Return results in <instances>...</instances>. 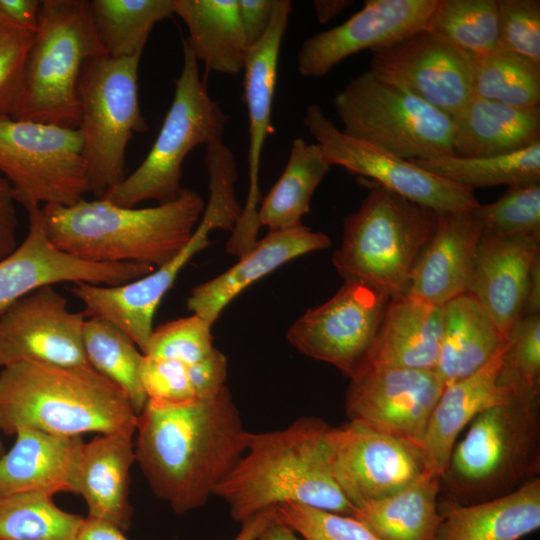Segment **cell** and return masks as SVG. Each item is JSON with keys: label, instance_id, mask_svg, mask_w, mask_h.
Here are the masks:
<instances>
[{"label": "cell", "instance_id": "cell-1", "mask_svg": "<svg viewBox=\"0 0 540 540\" xmlns=\"http://www.w3.org/2000/svg\"><path fill=\"white\" fill-rule=\"evenodd\" d=\"M135 457L151 489L183 514L204 505L245 451L249 432L227 386L205 399H148Z\"/></svg>", "mask_w": 540, "mask_h": 540}, {"label": "cell", "instance_id": "cell-2", "mask_svg": "<svg viewBox=\"0 0 540 540\" xmlns=\"http://www.w3.org/2000/svg\"><path fill=\"white\" fill-rule=\"evenodd\" d=\"M333 428L305 416L283 429L249 432L245 451L214 495L240 523L286 503L354 516L332 473Z\"/></svg>", "mask_w": 540, "mask_h": 540}, {"label": "cell", "instance_id": "cell-3", "mask_svg": "<svg viewBox=\"0 0 540 540\" xmlns=\"http://www.w3.org/2000/svg\"><path fill=\"white\" fill-rule=\"evenodd\" d=\"M195 191L153 207H123L102 198L41 207L51 242L63 252L93 263H139L158 268L189 242L204 212Z\"/></svg>", "mask_w": 540, "mask_h": 540}, {"label": "cell", "instance_id": "cell-4", "mask_svg": "<svg viewBox=\"0 0 540 540\" xmlns=\"http://www.w3.org/2000/svg\"><path fill=\"white\" fill-rule=\"evenodd\" d=\"M126 394L91 366L20 362L0 371V431L76 437L136 429Z\"/></svg>", "mask_w": 540, "mask_h": 540}, {"label": "cell", "instance_id": "cell-5", "mask_svg": "<svg viewBox=\"0 0 540 540\" xmlns=\"http://www.w3.org/2000/svg\"><path fill=\"white\" fill-rule=\"evenodd\" d=\"M539 402V397L514 393L469 423L440 478L445 503H479L539 477Z\"/></svg>", "mask_w": 540, "mask_h": 540}, {"label": "cell", "instance_id": "cell-6", "mask_svg": "<svg viewBox=\"0 0 540 540\" xmlns=\"http://www.w3.org/2000/svg\"><path fill=\"white\" fill-rule=\"evenodd\" d=\"M369 185L359 209L344 220L332 263L345 281H360L392 298L408 292L438 213L373 181Z\"/></svg>", "mask_w": 540, "mask_h": 540}, {"label": "cell", "instance_id": "cell-7", "mask_svg": "<svg viewBox=\"0 0 540 540\" xmlns=\"http://www.w3.org/2000/svg\"><path fill=\"white\" fill-rule=\"evenodd\" d=\"M100 55L106 54L95 29L90 1H40L13 118L78 128L79 78L86 61Z\"/></svg>", "mask_w": 540, "mask_h": 540}, {"label": "cell", "instance_id": "cell-8", "mask_svg": "<svg viewBox=\"0 0 540 540\" xmlns=\"http://www.w3.org/2000/svg\"><path fill=\"white\" fill-rule=\"evenodd\" d=\"M183 64L172 103L161 129L143 162L134 172L101 198L123 207L154 200L163 204L176 199L181 186L182 165L199 145L223 141L229 116L207 88L198 61L182 41Z\"/></svg>", "mask_w": 540, "mask_h": 540}, {"label": "cell", "instance_id": "cell-9", "mask_svg": "<svg viewBox=\"0 0 540 540\" xmlns=\"http://www.w3.org/2000/svg\"><path fill=\"white\" fill-rule=\"evenodd\" d=\"M141 55L92 57L79 83L80 124L90 192L101 198L125 177L129 141L148 125L141 113L138 69Z\"/></svg>", "mask_w": 540, "mask_h": 540}, {"label": "cell", "instance_id": "cell-10", "mask_svg": "<svg viewBox=\"0 0 540 540\" xmlns=\"http://www.w3.org/2000/svg\"><path fill=\"white\" fill-rule=\"evenodd\" d=\"M347 135L406 160L455 155L445 112L366 71L334 98Z\"/></svg>", "mask_w": 540, "mask_h": 540}, {"label": "cell", "instance_id": "cell-11", "mask_svg": "<svg viewBox=\"0 0 540 540\" xmlns=\"http://www.w3.org/2000/svg\"><path fill=\"white\" fill-rule=\"evenodd\" d=\"M0 174L26 212L69 206L90 193L78 128L0 114Z\"/></svg>", "mask_w": 540, "mask_h": 540}, {"label": "cell", "instance_id": "cell-12", "mask_svg": "<svg viewBox=\"0 0 540 540\" xmlns=\"http://www.w3.org/2000/svg\"><path fill=\"white\" fill-rule=\"evenodd\" d=\"M303 124L330 165L369 178V181L437 213L470 212L479 204L473 191L436 176L410 160L347 135L317 104L306 108Z\"/></svg>", "mask_w": 540, "mask_h": 540}, {"label": "cell", "instance_id": "cell-13", "mask_svg": "<svg viewBox=\"0 0 540 540\" xmlns=\"http://www.w3.org/2000/svg\"><path fill=\"white\" fill-rule=\"evenodd\" d=\"M389 297L360 281H345L323 304L308 309L287 332L304 355L351 378L364 363Z\"/></svg>", "mask_w": 540, "mask_h": 540}, {"label": "cell", "instance_id": "cell-14", "mask_svg": "<svg viewBox=\"0 0 540 540\" xmlns=\"http://www.w3.org/2000/svg\"><path fill=\"white\" fill-rule=\"evenodd\" d=\"M444 387L434 370L364 369L350 378L345 410L350 421L421 449Z\"/></svg>", "mask_w": 540, "mask_h": 540}, {"label": "cell", "instance_id": "cell-15", "mask_svg": "<svg viewBox=\"0 0 540 540\" xmlns=\"http://www.w3.org/2000/svg\"><path fill=\"white\" fill-rule=\"evenodd\" d=\"M372 52V74L451 117L473 97L471 57L428 29Z\"/></svg>", "mask_w": 540, "mask_h": 540}, {"label": "cell", "instance_id": "cell-16", "mask_svg": "<svg viewBox=\"0 0 540 540\" xmlns=\"http://www.w3.org/2000/svg\"><path fill=\"white\" fill-rule=\"evenodd\" d=\"M425 472L421 449L348 421L332 432V473L355 509L408 486Z\"/></svg>", "mask_w": 540, "mask_h": 540}, {"label": "cell", "instance_id": "cell-17", "mask_svg": "<svg viewBox=\"0 0 540 540\" xmlns=\"http://www.w3.org/2000/svg\"><path fill=\"white\" fill-rule=\"evenodd\" d=\"M87 316L72 312L54 285L41 287L0 314V367L34 362L90 366L83 347Z\"/></svg>", "mask_w": 540, "mask_h": 540}, {"label": "cell", "instance_id": "cell-18", "mask_svg": "<svg viewBox=\"0 0 540 540\" xmlns=\"http://www.w3.org/2000/svg\"><path fill=\"white\" fill-rule=\"evenodd\" d=\"M438 0H366L344 23L309 36L297 54L302 77L320 78L347 57L428 29Z\"/></svg>", "mask_w": 540, "mask_h": 540}, {"label": "cell", "instance_id": "cell-19", "mask_svg": "<svg viewBox=\"0 0 540 540\" xmlns=\"http://www.w3.org/2000/svg\"><path fill=\"white\" fill-rule=\"evenodd\" d=\"M28 214V232L8 256L0 260V314L33 291L58 283L85 282L118 286L151 273L155 268L139 263H93L58 249L49 239L41 208Z\"/></svg>", "mask_w": 540, "mask_h": 540}, {"label": "cell", "instance_id": "cell-20", "mask_svg": "<svg viewBox=\"0 0 540 540\" xmlns=\"http://www.w3.org/2000/svg\"><path fill=\"white\" fill-rule=\"evenodd\" d=\"M209 245L207 232L199 228L173 259L143 277L118 286L78 282L70 286V291L84 304L83 312L87 317L110 321L144 354L162 298L191 258Z\"/></svg>", "mask_w": 540, "mask_h": 540}, {"label": "cell", "instance_id": "cell-21", "mask_svg": "<svg viewBox=\"0 0 540 540\" xmlns=\"http://www.w3.org/2000/svg\"><path fill=\"white\" fill-rule=\"evenodd\" d=\"M540 255V237L482 234L468 291L489 313L506 341L521 315L531 266Z\"/></svg>", "mask_w": 540, "mask_h": 540}, {"label": "cell", "instance_id": "cell-22", "mask_svg": "<svg viewBox=\"0 0 540 540\" xmlns=\"http://www.w3.org/2000/svg\"><path fill=\"white\" fill-rule=\"evenodd\" d=\"M291 11V1H275L271 23L263 37L248 48L243 66L249 123V191L239 222L247 227L258 225L260 162L265 141L273 133L271 118L279 53Z\"/></svg>", "mask_w": 540, "mask_h": 540}, {"label": "cell", "instance_id": "cell-23", "mask_svg": "<svg viewBox=\"0 0 540 540\" xmlns=\"http://www.w3.org/2000/svg\"><path fill=\"white\" fill-rule=\"evenodd\" d=\"M330 245L326 234L303 224L269 231L235 265L194 287L187 299L188 309L213 325L223 309L251 284L292 259Z\"/></svg>", "mask_w": 540, "mask_h": 540}, {"label": "cell", "instance_id": "cell-24", "mask_svg": "<svg viewBox=\"0 0 540 540\" xmlns=\"http://www.w3.org/2000/svg\"><path fill=\"white\" fill-rule=\"evenodd\" d=\"M481 235L471 211L438 213L435 231L416 262L407 293L437 306L467 293Z\"/></svg>", "mask_w": 540, "mask_h": 540}, {"label": "cell", "instance_id": "cell-25", "mask_svg": "<svg viewBox=\"0 0 540 540\" xmlns=\"http://www.w3.org/2000/svg\"><path fill=\"white\" fill-rule=\"evenodd\" d=\"M134 430L100 434L83 443L74 483L89 518L108 522L123 532L132 519L129 501L130 469L135 457Z\"/></svg>", "mask_w": 540, "mask_h": 540}, {"label": "cell", "instance_id": "cell-26", "mask_svg": "<svg viewBox=\"0 0 540 540\" xmlns=\"http://www.w3.org/2000/svg\"><path fill=\"white\" fill-rule=\"evenodd\" d=\"M442 331L443 306L430 304L409 293L392 297L358 371L378 368L434 370Z\"/></svg>", "mask_w": 540, "mask_h": 540}, {"label": "cell", "instance_id": "cell-27", "mask_svg": "<svg viewBox=\"0 0 540 540\" xmlns=\"http://www.w3.org/2000/svg\"><path fill=\"white\" fill-rule=\"evenodd\" d=\"M503 351L504 347L475 373L444 387L423 439L425 472L441 477L456 441L469 423L514 394L499 378Z\"/></svg>", "mask_w": 540, "mask_h": 540}, {"label": "cell", "instance_id": "cell-28", "mask_svg": "<svg viewBox=\"0 0 540 540\" xmlns=\"http://www.w3.org/2000/svg\"><path fill=\"white\" fill-rule=\"evenodd\" d=\"M0 456V496L40 492L74 493L81 436L68 437L22 429Z\"/></svg>", "mask_w": 540, "mask_h": 540}, {"label": "cell", "instance_id": "cell-29", "mask_svg": "<svg viewBox=\"0 0 540 540\" xmlns=\"http://www.w3.org/2000/svg\"><path fill=\"white\" fill-rule=\"evenodd\" d=\"M436 540H519L540 527V478L493 499L444 503Z\"/></svg>", "mask_w": 540, "mask_h": 540}, {"label": "cell", "instance_id": "cell-30", "mask_svg": "<svg viewBox=\"0 0 540 540\" xmlns=\"http://www.w3.org/2000/svg\"><path fill=\"white\" fill-rule=\"evenodd\" d=\"M452 120L459 157L504 155L540 141V106L517 108L473 96Z\"/></svg>", "mask_w": 540, "mask_h": 540}, {"label": "cell", "instance_id": "cell-31", "mask_svg": "<svg viewBox=\"0 0 540 540\" xmlns=\"http://www.w3.org/2000/svg\"><path fill=\"white\" fill-rule=\"evenodd\" d=\"M505 340L484 307L469 293L443 306V331L434 371L447 386L486 365Z\"/></svg>", "mask_w": 540, "mask_h": 540}, {"label": "cell", "instance_id": "cell-32", "mask_svg": "<svg viewBox=\"0 0 540 540\" xmlns=\"http://www.w3.org/2000/svg\"><path fill=\"white\" fill-rule=\"evenodd\" d=\"M173 13L185 23L183 40L207 73L233 76L243 70L249 47L237 0H174Z\"/></svg>", "mask_w": 540, "mask_h": 540}, {"label": "cell", "instance_id": "cell-33", "mask_svg": "<svg viewBox=\"0 0 540 540\" xmlns=\"http://www.w3.org/2000/svg\"><path fill=\"white\" fill-rule=\"evenodd\" d=\"M440 478L424 472L394 494L357 508L354 517L380 540H436L443 519Z\"/></svg>", "mask_w": 540, "mask_h": 540}, {"label": "cell", "instance_id": "cell-34", "mask_svg": "<svg viewBox=\"0 0 540 540\" xmlns=\"http://www.w3.org/2000/svg\"><path fill=\"white\" fill-rule=\"evenodd\" d=\"M331 165L317 143L302 138L292 141L286 166L258 209V222L269 231L285 230L302 224L309 213L314 191Z\"/></svg>", "mask_w": 540, "mask_h": 540}, {"label": "cell", "instance_id": "cell-35", "mask_svg": "<svg viewBox=\"0 0 540 540\" xmlns=\"http://www.w3.org/2000/svg\"><path fill=\"white\" fill-rule=\"evenodd\" d=\"M410 161L469 191L496 185L540 184V141L504 155H445Z\"/></svg>", "mask_w": 540, "mask_h": 540}, {"label": "cell", "instance_id": "cell-36", "mask_svg": "<svg viewBox=\"0 0 540 540\" xmlns=\"http://www.w3.org/2000/svg\"><path fill=\"white\" fill-rule=\"evenodd\" d=\"M83 347L89 365L126 394L138 415L148 400L141 381L144 354L138 346L110 321L91 316L84 322Z\"/></svg>", "mask_w": 540, "mask_h": 540}, {"label": "cell", "instance_id": "cell-37", "mask_svg": "<svg viewBox=\"0 0 540 540\" xmlns=\"http://www.w3.org/2000/svg\"><path fill=\"white\" fill-rule=\"evenodd\" d=\"M174 0H92L90 10L105 51L114 58L142 55L156 23L173 14Z\"/></svg>", "mask_w": 540, "mask_h": 540}, {"label": "cell", "instance_id": "cell-38", "mask_svg": "<svg viewBox=\"0 0 540 540\" xmlns=\"http://www.w3.org/2000/svg\"><path fill=\"white\" fill-rule=\"evenodd\" d=\"M473 96L517 108L540 106V67L498 49L471 57Z\"/></svg>", "mask_w": 540, "mask_h": 540}, {"label": "cell", "instance_id": "cell-39", "mask_svg": "<svg viewBox=\"0 0 540 540\" xmlns=\"http://www.w3.org/2000/svg\"><path fill=\"white\" fill-rule=\"evenodd\" d=\"M40 492L0 496V540H75L83 517Z\"/></svg>", "mask_w": 540, "mask_h": 540}, {"label": "cell", "instance_id": "cell-40", "mask_svg": "<svg viewBox=\"0 0 540 540\" xmlns=\"http://www.w3.org/2000/svg\"><path fill=\"white\" fill-rule=\"evenodd\" d=\"M428 30L470 57L500 48L496 0H438Z\"/></svg>", "mask_w": 540, "mask_h": 540}, {"label": "cell", "instance_id": "cell-41", "mask_svg": "<svg viewBox=\"0 0 540 540\" xmlns=\"http://www.w3.org/2000/svg\"><path fill=\"white\" fill-rule=\"evenodd\" d=\"M471 214L482 234L540 237V184L508 187L496 201L479 203Z\"/></svg>", "mask_w": 540, "mask_h": 540}, {"label": "cell", "instance_id": "cell-42", "mask_svg": "<svg viewBox=\"0 0 540 540\" xmlns=\"http://www.w3.org/2000/svg\"><path fill=\"white\" fill-rule=\"evenodd\" d=\"M499 378L514 393L539 397L540 314L520 316L510 329Z\"/></svg>", "mask_w": 540, "mask_h": 540}, {"label": "cell", "instance_id": "cell-43", "mask_svg": "<svg viewBox=\"0 0 540 540\" xmlns=\"http://www.w3.org/2000/svg\"><path fill=\"white\" fill-rule=\"evenodd\" d=\"M211 327L196 314L161 324L152 330L144 355L197 363L215 348Z\"/></svg>", "mask_w": 540, "mask_h": 540}, {"label": "cell", "instance_id": "cell-44", "mask_svg": "<svg viewBox=\"0 0 540 540\" xmlns=\"http://www.w3.org/2000/svg\"><path fill=\"white\" fill-rule=\"evenodd\" d=\"M275 509L277 518L303 540H380L354 516L295 503Z\"/></svg>", "mask_w": 540, "mask_h": 540}, {"label": "cell", "instance_id": "cell-45", "mask_svg": "<svg viewBox=\"0 0 540 540\" xmlns=\"http://www.w3.org/2000/svg\"><path fill=\"white\" fill-rule=\"evenodd\" d=\"M500 49L540 67V1L496 0Z\"/></svg>", "mask_w": 540, "mask_h": 540}, {"label": "cell", "instance_id": "cell-46", "mask_svg": "<svg viewBox=\"0 0 540 540\" xmlns=\"http://www.w3.org/2000/svg\"><path fill=\"white\" fill-rule=\"evenodd\" d=\"M33 34L0 20V114H15Z\"/></svg>", "mask_w": 540, "mask_h": 540}, {"label": "cell", "instance_id": "cell-47", "mask_svg": "<svg viewBox=\"0 0 540 540\" xmlns=\"http://www.w3.org/2000/svg\"><path fill=\"white\" fill-rule=\"evenodd\" d=\"M141 381L147 399L165 402L197 400L190 383L188 365L180 361L144 355Z\"/></svg>", "mask_w": 540, "mask_h": 540}, {"label": "cell", "instance_id": "cell-48", "mask_svg": "<svg viewBox=\"0 0 540 540\" xmlns=\"http://www.w3.org/2000/svg\"><path fill=\"white\" fill-rule=\"evenodd\" d=\"M189 379L195 399H205L226 387L227 359L218 349L197 363L188 365Z\"/></svg>", "mask_w": 540, "mask_h": 540}, {"label": "cell", "instance_id": "cell-49", "mask_svg": "<svg viewBox=\"0 0 540 540\" xmlns=\"http://www.w3.org/2000/svg\"><path fill=\"white\" fill-rule=\"evenodd\" d=\"M274 5L275 0H237L238 15L248 47L266 33Z\"/></svg>", "mask_w": 540, "mask_h": 540}, {"label": "cell", "instance_id": "cell-50", "mask_svg": "<svg viewBox=\"0 0 540 540\" xmlns=\"http://www.w3.org/2000/svg\"><path fill=\"white\" fill-rule=\"evenodd\" d=\"M16 200L9 182L0 174V260L18 246Z\"/></svg>", "mask_w": 540, "mask_h": 540}, {"label": "cell", "instance_id": "cell-51", "mask_svg": "<svg viewBox=\"0 0 540 540\" xmlns=\"http://www.w3.org/2000/svg\"><path fill=\"white\" fill-rule=\"evenodd\" d=\"M39 8L38 0H0V20L35 31Z\"/></svg>", "mask_w": 540, "mask_h": 540}, {"label": "cell", "instance_id": "cell-52", "mask_svg": "<svg viewBox=\"0 0 540 540\" xmlns=\"http://www.w3.org/2000/svg\"><path fill=\"white\" fill-rule=\"evenodd\" d=\"M75 540H128L118 527L93 518L83 519Z\"/></svg>", "mask_w": 540, "mask_h": 540}, {"label": "cell", "instance_id": "cell-53", "mask_svg": "<svg viewBox=\"0 0 540 540\" xmlns=\"http://www.w3.org/2000/svg\"><path fill=\"white\" fill-rule=\"evenodd\" d=\"M540 313V255L534 260L523 299L521 315H536Z\"/></svg>", "mask_w": 540, "mask_h": 540}, {"label": "cell", "instance_id": "cell-54", "mask_svg": "<svg viewBox=\"0 0 540 540\" xmlns=\"http://www.w3.org/2000/svg\"><path fill=\"white\" fill-rule=\"evenodd\" d=\"M276 509L272 508L247 519L241 523V529L233 540H257L267 526L274 518Z\"/></svg>", "mask_w": 540, "mask_h": 540}, {"label": "cell", "instance_id": "cell-55", "mask_svg": "<svg viewBox=\"0 0 540 540\" xmlns=\"http://www.w3.org/2000/svg\"><path fill=\"white\" fill-rule=\"evenodd\" d=\"M351 0H315L312 2L318 21L324 24L352 5Z\"/></svg>", "mask_w": 540, "mask_h": 540}, {"label": "cell", "instance_id": "cell-56", "mask_svg": "<svg viewBox=\"0 0 540 540\" xmlns=\"http://www.w3.org/2000/svg\"><path fill=\"white\" fill-rule=\"evenodd\" d=\"M257 540H303L289 526L274 518L267 524Z\"/></svg>", "mask_w": 540, "mask_h": 540}, {"label": "cell", "instance_id": "cell-57", "mask_svg": "<svg viewBox=\"0 0 540 540\" xmlns=\"http://www.w3.org/2000/svg\"><path fill=\"white\" fill-rule=\"evenodd\" d=\"M1 433V431H0ZM4 453V445L2 443V440H1V436H0V456Z\"/></svg>", "mask_w": 540, "mask_h": 540}]
</instances>
